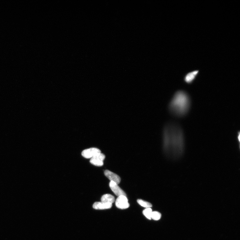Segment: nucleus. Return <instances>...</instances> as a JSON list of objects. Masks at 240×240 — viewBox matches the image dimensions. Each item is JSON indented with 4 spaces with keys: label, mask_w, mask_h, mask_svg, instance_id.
Returning a JSON list of instances; mask_svg holds the SVG:
<instances>
[{
    "label": "nucleus",
    "mask_w": 240,
    "mask_h": 240,
    "mask_svg": "<svg viewBox=\"0 0 240 240\" xmlns=\"http://www.w3.org/2000/svg\"><path fill=\"white\" fill-rule=\"evenodd\" d=\"M163 142L165 151L171 158L178 159L184 154L185 139L183 130L179 124L174 122L165 124L163 129Z\"/></svg>",
    "instance_id": "f257e3e1"
},
{
    "label": "nucleus",
    "mask_w": 240,
    "mask_h": 240,
    "mask_svg": "<svg viewBox=\"0 0 240 240\" xmlns=\"http://www.w3.org/2000/svg\"><path fill=\"white\" fill-rule=\"evenodd\" d=\"M191 100L187 92L183 91H177L174 94L168 105V110L173 116L183 117L190 110Z\"/></svg>",
    "instance_id": "f03ea898"
},
{
    "label": "nucleus",
    "mask_w": 240,
    "mask_h": 240,
    "mask_svg": "<svg viewBox=\"0 0 240 240\" xmlns=\"http://www.w3.org/2000/svg\"><path fill=\"white\" fill-rule=\"evenodd\" d=\"M115 203L117 208L122 210L127 209L130 206L126 196H124L118 197L115 200Z\"/></svg>",
    "instance_id": "7ed1b4c3"
},
{
    "label": "nucleus",
    "mask_w": 240,
    "mask_h": 240,
    "mask_svg": "<svg viewBox=\"0 0 240 240\" xmlns=\"http://www.w3.org/2000/svg\"><path fill=\"white\" fill-rule=\"evenodd\" d=\"M105 158L104 154L101 153H99L91 158L90 162L95 166H101L104 165V161Z\"/></svg>",
    "instance_id": "20e7f679"
},
{
    "label": "nucleus",
    "mask_w": 240,
    "mask_h": 240,
    "mask_svg": "<svg viewBox=\"0 0 240 240\" xmlns=\"http://www.w3.org/2000/svg\"><path fill=\"white\" fill-rule=\"evenodd\" d=\"M101 153L100 149L96 148H91L83 150L82 155L86 158H91L98 153Z\"/></svg>",
    "instance_id": "39448f33"
},
{
    "label": "nucleus",
    "mask_w": 240,
    "mask_h": 240,
    "mask_svg": "<svg viewBox=\"0 0 240 240\" xmlns=\"http://www.w3.org/2000/svg\"><path fill=\"white\" fill-rule=\"evenodd\" d=\"M109 185L110 188L114 194L118 197L121 196H126V194L116 182L113 181H110V182Z\"/></svg>",
    "instance_id": "423d86ee"
},
{
    "label": "nucleus",
    "mask_w": 240,
    "mask_h": 240,
    "mask_svg": "<svg viewBox=\"0 0 240 240\" xmlns=\"http://www.w3.org/2000/svg\"><path fill=\"white\" fill-rule=\"evenodd\" d=\"M199 72V70H196L188 73L184 77V81L188 84H192L196 78Z\"/></svg>",
    "instance_id": "0eeeda50"
},
{
    "label": "nucleus",
    "mask_w": 240,
    "mask_h": 240,
    "mask_svg": "<svg viewBox=\"0 0 240 240\" xmlns=\"http://www.w3.org/2000/svg\"><path fill=\"white\" fill-rule=\"evenodd\" d=\"M104 175L110 181L116 182L117 184H119L121 181L120 178L118 175L108 170H105Z\"/></svg>",
    "instance_id": "6e6552de"
},
{
    "label": "nucleus",
    "mask_w": 240,
    "mask_h": 240,
    "mask_svg": "<svg viewBox=\"0 0 240 240\" xmlns=\"http://www.w3.org/2000/svg\"><path fill=\"white\" fill-rule=\"evenodd\" d=\"M112 206V204L97 202L94 204L93 207L96 210H104L110 209Z\"/></svg>",
    "instance_id": "1a4fd4ad"
},
{
    "label": "nucleus",
    "mask_w": 240,
    "mask_h": 240,
    "mask_svg": "<svg viewBox=\"0 0 240 240\" xmlns=\"http://www.w3.org/2000/svg\"><path fill=\"white\" fill-rule=\"evenodd\" d=\"M115 201L114 197L109 194H104L101 198V202L102 203L113 204Z\"/></svg>",
    "instance_id": "9d476101"
},
{
    "label": "nucleus",
    "mask_w": 240,
    "mask_h": 240,
    "mask_svg": "<svg viewBox=\"0 0 240 240\" xmlns=\"http://www.w3.org/2000/svg\"><path fill=\"white\" fill-rule=\"evenodd\" d=\"M137 202L142 206L146 208H151L152 206L151 203L141 199L137 200Z\"/></svg>",
    "instance_id": "9b49d317"
},
{
    "label": "nucleus",
    "mask_w": 240,
    "mask_h": 240,
    "mask_svg": "<svg viewBox=\"0 0 240 240\" xmlns=\"http://www.w3.org/2000/svg\"><path fill=\"white\" fill-rule=\"evenodd\" d=\"M152 210L151 208H146L143 210V213L147 218L149 219H151V215L152 213Z\"/></svg>",
    "instance_id": "f8f14e48"
},
{
    "label": "nucleus",
    "mask_w": 240,
    "mask_h": 240,
    "mask_svg": "<svg viewBox=\"0 0 240 240\" xmlns=\"http://www.w3.org/2000/svg\"><path fill=\"white\" fill-rule=\"evenodd\" d=\"M161 213L157 212H153L152 214L151 219H152L155 220H158L161 219Z\"/></svg>",
    "instance_id": "ddd939ff"
}]
</instances>
